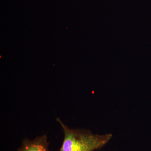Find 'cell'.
<instances>
[{
    "label": "cell",
    "instance_id": "6da1fadb",
    "mask_svg": "<svg viewBox=\"0 0 151 151\" xmlns=\"http://www.w3.org/2000/svg\"><path fill=\"white\" fill-rule=\"evenodd\" d=\"M56 120L62 127L64 134L59 151H94L102 148L113 137L111 134H96L88 130L70 129L59 118Z\"/></svg>",
    "mask_w": 151,
    "mask_h": 151
},
{
    "label": "cell",
    "instance_id": "7a4b0ae2",
    "mask_svg": "<svg viewBox=\"0 0 151 151\" xmlns=\"http://www.w3.org/2000/svg\"><path fill=\"white\" fill-rule=\"evenodd\" d=\"M46 135L38 137L33 140L25 139L22 143L18 151H50Z\"/></svg>",
    "mask_w": 151,
    "mask_h": 151
}]
</instances>
